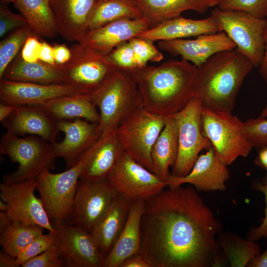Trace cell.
Wrapping results in <instances>:
<instances>
[{"mask_svg":"<svg viewBox=\"0 0 267 267\" xmlns=\"http://www.w3.org/2000/svg\"><path fill=\"white\" fill-rule=\"evenodd\" d=\"M221 226L193 188L169 187L144 200L139 252L153 267H215Z\"/></svg>","mask_w":267,"mask_h":267,"instance_id":"cell-1","label":"cell"},{"mask_svg":"<svg viewBox=\"0 0 267 267\" xmlns=\"http://www.w3.org/2000/svg\"><path fill=\"white\" fill-rule=\"evenodd\" d=\"M196 70L187 61L173 59L158 66L147 65L128 72L138 87L143 107L166 118L182 109L192 97Z\"/></svg>","mask_w":267,"mask_h":267,"instance_id":"cell-2","label":"cell"},{"mask_svg":"<svg viewBox=\"0 0 267 267\" xmlns=\"http://www.w3.org/2000/svg\"><path fill=\"white\" fill-rule=\"evenodd\" d=\"M253 63L236 48L218 52L197 67L192 97L203 107L232 112L238 91Z\"/></svg>","mask_w":267,"mask_h":267,"instance_id":"cell-3","label":"cell"},{"mask_svg":"<svg viewBox=\"0 0 267 267\" xmlns=\"http://www.w3.org/2000/svg\"><path fill=\"white\" fill-rule=\"evenodd\" d=\"M99 110L102 134L117 129L137 109L143 106L138 87L127 71L117 69L90 94Z\"/></svg>","mask_w":267,"mask_h":267,"instance_id":"cell-4","label":"cell"},{"mask_svg":"<svg viewBox=\"0 0 267 267\" xmlns=\"http://www.w3.org/2000/svg\"><path fill=\"white\" fill-rule=\"evenodd\" d=\"M0 152L19 165L3 177L2 182L6 183L38 178L44 171L54 168L56 158L52 143L36 135L20 137L6 132L1 138Z\"/></svg>","mask_w":267,"mask_h":267,"instance_id":"cell-5","label":"cell"},{"mask_svg":"<svg viewBox=\"0 0 267 267\" xmlns=\"http://www.w3.org/2000/svg\"><path fill=\"white\" fill-rule=\"evenodd\" d=\"M93 145L68 170L59 173L45 170L38 178L36 190L52 224L68 220L79 180L91 156Z\"/></svg>","mask_w":267,"mask_h":267,"instance_id":"cell-6","label":"cell"},{"mask_svg":"<svg viewBox=\"0 0 267 267\" xmlns=\"http://www.w3.org/2000/svg\"><path fill=\"white\" fill-rule=\"evenodd\" d=\"M201 122L203 134L218 158L227 166L239 157L247 156L253 147L244 134L243 122L232 112L203 106Z\"/></svg>","mask_w":267,"mask_h":267,"instance_id":"cell-7","label":"cell"},{"mask_svg":"<svg viewBox=\"0 0 267 267\" xmlns=\"http://www.w3.org/2000/svg\"><path fill=\"white\" fill-rule=\"evenodd\" d=\"M212 15L221 31L236 44V49L254 65L259 67L265 50L264 31L266 18H259L237 10L214 9Z\"/></svg>","mask_w":267,"mask_h":267,"instance_id":"cell-8","label":"cell"},{"mask_svg":"<svg viewBox=\"0 0 267 267\" xmlns=\"http://www.w3.org/2000/svg\"><path fill=\"white\" fill-rule=\"evenodd\" d=\"M203 105L201 100L193 96L186 105L174 115L178 129V153L172 175L182 177L191 170L199 154L212 145L203 133L201 117Z\"/></svg>","mask_w":267,"mask_h":267,"instance_id":"cell-9","label":"cell"},{"mask_svg":"<svg viewBox=\"0 0 267 267\" xmlns=\"http://www.w3.org/2000/svg\"><path fill=\"white\" fill-rule=\"evenodd\" d=\"M165 125V118L142 106L117 129L118 138L125 153L151 172V150Z\"/></svg>","mask_w":267,"mask_h":267,"instance_id":"cell-10","label":"cell"},{"mask_svg":"<svg viewBox=\"0 0 267 267\" xmlns=\"http://www.w3.org/2000/svg\"><path fill=\"white\" fill-rule=\"evenodd\" d=\"M71 50V60L60 69L63 83L72 87L78 93L90 94L117 69L107 55L79 43Z\"/></svg>","mask_w":267,"mask_h":267,"instance_id":"cell-11","label":"cell"},{"mask_svg":"<svg viewBox=\"0 0 267 267\" xmlns=\"http://www.w3.org/2000/svg\"><path fill=\"white\" fill-rule=\"evenodd\" d=\"M118 193L107 178L80 179L67 222L91 233Z\"/></svg>","mask_w":267,"mask_h":267,"instance_id":"cell-12","label":"cell"},{"mask_svg":"<svg viewBox=\"0 0 267 267\" xmlns=\"http://www.w3.org/2000/svg\"><path fill=\"white\" fill-rule=\"evenodd\" d=\"M37 178L0 184V199L7 205L5 212L12 221L39 225L56 233L41 199L36 197Z\"/></svg>","mask_w":267,"mask_h":267,"instance_id":"cell-13","label":"cell"},{"mask_svg":"<svg viewBox=\"0 0 267 267\" xmlns=\"http://www.w3.org/2000/svg\"><path fill=\"white\" fill-rule=\"evenodd\" d=\"M107 178L118 193L133 201L145 200L168 186L125 152Z\"/></svg>","mask_w":267,"mask_h":267,"instance_id":"cell-14","label":"cell"},{"mask_svg":"<svg viewBox=\"0 0 267 267\" xmlns=\"http://www.w3.org/2000/svg\"><path fill=\"white\" fill-rule=\"evenodd\" d=\"M55 245L68 267H103L104 256L91 233L67 222L52 224Z\"/></svg>","mask_w":267,"mask_h":267,"instance_id":"cell-15","label":"cell"},{"mask_svg":"<svg viewBox=\"0 0 267 267\" xmlns=\"http://www.w3.org/2000/svg\"><path fill=\"white\" fill-rule=\"evenodd\" d=\"M57 127L65 136L62 141L52 143L53 152L56 157L64 159L68 168L73 166L101 135L98 124L83 119L58 121Z\"/></svg>","mask_w":267,"mask_h":267,"instance_id":"cell-16","label":"cell"},{"mask_svg":"<svg viewBox=\"0 0 267 267\" xmlns=\"http://www.w3.org/2000/svg\"><path fill=\"white\" fill-rule=\"evenodd\" d=\"M158 47L198 67L213 55L235 49L234 43L224 32L204 34L193 40L176 39L157 42Z\"/></svg>","mask_w":267,"mask_h":267,"instance_id":"cell-17","label":"cell"},{"mask_svg":"<svg viewBox=\"0 0 267 267\" xmlns=\"http://www.w3.org/2000/svg\"><path fill=\"white\" fill-rule=\"evenodd\" d=\"M151 27L149 20L145 17L120 19L89 32L78 43L107 55L119 45Z\"/></svg>","mask_w":267,"mask_h":267,"instance_id":"cell-18","label":"cell"},{"mask_svg":"<svg viewBox=\"0 0 267 267\" xmlns=\"http://www.w3.org/2000/svg\"><path fill=\"white\" fill-rule=\"evenodd\" d=\"M229 177L227 165L218 158L212 146L205 153L198 156L187 175L182 177L172 175L166 182L170 187L189 183L200 191H223Z\"/></svg>","mask_w":267,"mask_h":267,"instance_id":"cell-19","label":"cell"},{"mask_svg":"<svg viewBox=\"0 0 267 267\" xmlns=\"http://www.w3.org/2000/svg\"><path fill=\"white\" fill-rule=\"evenodd\" d=\"M1 123L7 133L19 136L36 135L50 143L56 141L60 132L57 121L39 105L18 106Z\"/></svg>","mask_w":267,"mask_h":267,"instance_id":"cell-20","label":"cell"},{"mask_svg":"<svg viewBox=\"0 0 267 267\" xmlns=\"http://www.w3.org/2000/svg\"><path fill=\"white\" fill-rule=\"evenodd\" d=\"M49 0L59 34L69 42H80L98 0Z\"/></svg>","mask_w":267,"mask_h":267,"instance_id":"cell-21","label":"cell"},{"mask_svg":"<svg viewBox=\"0 0 267 267\" xmlns=\"http://www.w3.org/2000/svg\"><path fill=\"white\" fill-rule=\"evenodd\" d=\"M78 93L66 84H41L0 80V102L22 105H39L56 97Z\"/></svg>","mask_w":267,"mask_h":267,"instance_id":"cell-22","label":"cell"},{"mask_svg":"<svg viewBox=\"0 0 267 267\" xmlns=\"http://www.w3.org/2000/svg\"><path fill=\"white\" fill-rule=\"evenodd\" d=\"M219 32H221L220 27L212 15L199 20L178 16L163 21L137 37L155 42L197 37Z\"/></svg>","mask_w":267,"mask_h":267,"instance_id":"cell-23","label":"cell"},{"mask_svg":"<svg viewBox=\"0 0 267 267\" xmlns=\"http://www.w3.org/2000/svg\"><path fill=\"white\" fill-rule=\"evenodd\" d=\"M125 152L118 138L117 129L102 133L93 146L92 153L80 179L107 178Z\"/></svg>","mask_w":267,"mask_h":267,"instance_id":"cell-24","label":"cell"},{"mask_svg":"<svg viewBox=\"0 0 267 267\" xmlns=\"http://www.w3.org/2000/svg\"><path fill=\"white\" fill-rule=\"evenodd\" d=\"M133 202L118 193L91 232L104 257L110 252L121 233Z\"/></svg>","mask_w":267,"mask_h":267,"instance_id":"cell-25","label":"cell"},{"mask_svg":"<svg viewBox=\"0 0 267 267\" xmlns=\"http://www.w3.org/2000/svg\"><path fill=\"white\" fill-rule=\"evenodd\" d=\"M144 200L133 202L121 233L114 246L105 257L103 267H120L127 258L139 253L140 248V222Z\"/></svg>","mask_w":267,"mask_h":267,"instance_id":"cell-26","label":"cell"},{"mask_svg":"<svg viewBox=\"0 0 267 267\" xmlns=\"http://www.w3.org/2000/svg\"><path fill=\"white\" fill-rule=\"evenodd\" d=\"M39 106L46 111L56 121L83 119L98 124L99 111L89 94L77 93L62 96Z\"/></svg>","mask_w":267,"mask_h":267,"instance_id":"cell-27","label":"cell"},{"mask_svg":"<svg viewBox=\"0 0 267 267\" xmlns=\"http://www.w3.org/2000/svg\"><path fill=\"white\" fill-rule=\"evenodd\" d=\"M178 129L175 118H165V126L154 144L151 152L152 172L167 181L172 176L178 153Z\"/></svg>","mask_w":267,"mask_h":267,"instance_id":"cell-28","label":"cell"},{"mask_svg":"<svg viewBox=\"0 0 267 267\" xmlns=\"http://www.w3.org/2000/svg\"><path fill=\"white\" fill-rule=\"evenodd\" d=\"M1 79L41 84L63 83V74L60 68L40 60L25 61L20 52L7 67Z\"/></svg>","mask_w":267,"mask_h":267,"instance_id":"cell-29","label":"cell"},{"mask_svg":"<svg viewBox=\"0 0 267 267\" xmlns=\"http://www.w3.org/2000/svg\"><path fill=\"white\" fill-rule=\"evenodd\" d=\"M151 27L180 16L183 11L194 10L204 13L207 7L197 0H133ZM151 27V28H152Z\"/></svg>","mask_w":267,"mask_h":267,"instance_id":"cell-30","label":"cell"},{"mask_svg":"<svg viewBox=\"0 0 267 267\" xmlns=\"http://www.w3.org/2000/svg\"><path fill=\"white\" fill-rule=\"evenodd\" d=\"M14 4L34 35L51 38L59 34L49 0H15Z\"/></svg>","mask_w":267,"mask_h":267,"instance_id":"cell-31","label":"cell"},{"mask_svg":"<svg viewBox=\"0 0 267 267\" xmlns=\"http://www.w3.org/2000/svg\"><path fill=\"white\" fill-rule=\"evenodd\" d=\"M142 17L133 0H98L89 20L88 33L118 20Z\"/></svg>","mask_w":267,"mask_h":267,"instance_id":"cell-32","label":"cell"},{"mask_svg":"<svg viewBox=\"0 0 267 267\" xmlns=\"http://www.w3.org/2000/svg\"><path fill=\"white\" fill-rule=\"evenodd\" d=\"M44 229L39 225L12 221L0 232L1 249L16 258L32 241L44 233Z\"/></svg>","mask_w":267,"mask_h":267,"instance_id":"cell-33","label":"cell"},{"mask_svg":"<svg viewBox=\"0 0 267 267\" xmlns=\"http://www.w3.org/2000/svg\"><path fill=\"white\" fill-rule=\"evenodd\" d=\"M218 239L231 267H246L260 254V247L254 241L244 240L233 234L221 233Z\"/></svg>","mask_w":267,"mask_h":267,"instance_id":"cell-34","label":"cell"},{"mask_svg":"<svg viewBox=\"0 0 267 267\" xmlns=\"http://www.w3.org/2000/svg\"><path fill=\"white\" fill-rule=\"evenodd\" d=\"M33 33L28 25L10 32L0 43V79L8 65L20 52L29 37Z\"/></svg>","mask_w":267,"mask_h":267,"instance_id":"cell-35","label":"cell"},{"mask_svg":"<svg viewBox=\"0 0 267 267\" xmlns=\"http://www.w3.org/2000/svg\"><path fill=\"white\" fill-rule=\"evenodd\" d=\"M129 42L133 49L138 68L147 66L149 61L160 62L164 58L163 53L152 41L135 37Z\"/></svg>","mask_w":267,"mask_h":267,"instance_id":"cell-36","label":"cell"},{"mask_svg":"<svg viewBox=\"0 0 267 267\" xmlns=\"http://www.w3.org/2000/svg\"><path fill=\"white\" fill-rule=\"evenodd\" d=\"M56 233L48 231L42 234L32 241L16 258L17 267L42 254L55 245Z\"/></svg>","mask_w":267,"mask_h":267,"instance_id":"cell-37","label":"cell"},{"mask_svg":"<svg viewBox=\"0 0 267 267\" xmlns=\"http://www.w3.org/2000/svg\"><path fill=\"white\" fill-rule=\"evenodd\" d=\"M219 8L246 12L259 18L267 17V0H219Z\"/></svg>","mask_w":267,"mask_h":267,"instance_id":"cell-38","label":"cell"},{"mask_svg":"<svg viewBox=\"0 0 267 267\" xmlns=\"http://www.w3.org/2000/svg\"><path fill=\"white\" fill-rule=\"evenodd\" d=\"M244 133L253 147L267 146V119L259 117L243 122Z\"/></svg>","mask_w":267,"mask_h":267,"instance_id":"cell-39","label":"cell"},{"mask_svg":"<svg viewBox=\"0 0 267 267\" xmlns=\"http://www.w3.org/2000/svg\"><path fill=\"white\" fill-rule=\"evenodd\" d=\"M107 56L118 69L129 72L138 68L129 41L117 46Z\"/></svg>","mask_w":267,"mask_h":267,"instance_id":"cell-40","label":"cell"},{"mask_svg":"<svg viewBox=\"0 0 267 267\" xmlns=\"http://www.w3.org/2000/svg\"><path fill=\"white\" fill-rule=\"evenodd\" d=\"M22 267H63L66 262L55 245L39 255L29 260Z\"/></svg>","mask_w":267,"mask_h":267,"instance_id":"cell-41","label":"cell"},{"mask_svg":"<svg viewBox=\"0 0 267 267\" xmlns=\"http://www.w3.org/2000/svg\"><path fill=\"white\" fill-rule=\"evenodd\" d=\"M28 25L23 17L14 13L7 6L0 8V37L3 38L8 33L24 25Z\"/></svg>","mask_w":267,"mask_h":267,"instance_id":"cell-42","label":"cell"},{"mask_svg":"<svg viewBox=\"0 0 267 267\" xmlns=\"http://www.w3.org/2000/svg\"><path fill=\"white\" fill-rule=\"evenodd\" d=\"M38 37L33 34L28 38L24 44L20 54L22 58L25 61L34 62L39 60L42 42Z\"/></svg>","mask_w":267,"mask_h":267,"instance_id":"cell-43","label":"cell"},{"mask_svg":"<svg viewBox=\"0 0 267 267\" xmlns=\"http://www.w3.org/2000/svg\"><path fill=\"white\" fill-rule=\"evenodd\" d=\"M256 187L258 190L265 195L266 206L265 210V217L262 223L258 227L252 229L249 234L248 239L254 241L262 237L267 238V175L263 181L257 184Z\"/></svg>","mask_w":267,"mask_h":267,"instance_id":"cell-44","label":"cell"},{"mask_svg":"<svg viewBox=\"0 0 267 267\" xmlns=\"http://www.w3.org/2000/svg\"><path fill=\"white\" fill-rule=\"evenodd\" d=\"M53 46L56 66L60 68L71 60L72 50L65 44H55Z\"/></svg>","mask_w":267,"mask_h":267,"instance_id":"cell-45","label":"cell"},{"mask_svg":"<svg viewBox=\"0 0 267 267\" xmlns=\"http://www.w3.org/2000/svg\"><path fill=\"white\" fill-rule=\"evenodd\" d=\"M120 267H153V266L145 255L139 252L126 259Z\"/></svg>","mask_w":267,"mask_h":267,"instance_id":"cell-46","label":"cell"},{"mask_svg":"<svg viewBox=\"0 0 267 267\" xmlns=\"http://www.w3.org/2000/svg\"><path fill=\"white\" fill-rule=\"evenodd\" d=\"M39 60L51 66H56L54 60L53 46L45 41L43 42Z\"/></svg>","mask_w":267,"mask_h":267,"instance_id":"cell-47","label":"cell"},{"mask_svg":"<svg viewBox=\"0 0 267 267\" xmlns=\"http://www.w3.org/2000/svg\"><path fill=\"white\" fill-rule=\"evenodd\" d=\"M265 50L263 57L259 65V72L265 82L267 83V24L264 31Z\"/></svg>","mask_w":267,"mask_h":267,"instance_id":"cell-48","label":"cell"},{"mask_svg":"<svg viewBox=\"0 0 267 267\" xmlns=\"http://www.w3.org/2000/svg\"><path fill=\"white\" fill-rule=\"evenodd\" d=\"M0 267H17L16 258L1 249L0 252Z\"/></svg>","mask_w":267,"mask_h":267,"instance_id":"cell-49","label":"cell"},{"mask_svg":"<svg viewBox=\"0 0 267 267\" xmlns=\"http://www.w3.org/2000/svg\"><path fill=\"white\" fill-rule=\"evenodd\" d=\"M248 267H267V248L262 254L258 255L247 265Z\"/></svg>","mask_w":267,"mask_h":267,"instance_id":"cell-50","label":"cell"},{"mask_svg":"<svg viewBox=\"0 0 267 267\" xmlns=\"http://www.w3.org/2000/svg\"><path fill=\"white\" fill-rule=\"evenodd\" d=\"M18 106L16 105L0 103V122H1L15 110Z\"/></svg>","mask_w":267,"mask_h":267,"instance_id":"cell-51","label":"cell"},{"mask_svg":"<svg viewBox=\"0 0 267 267\" xmlns=\"http://www.w3.org/2000/svg\"><path fill=\"white\" fill-rule=\"evenodd\" d=\"M255 163L257 165L267 170V146L261 148Z\"/></svg>","mask_w":267,"mask_h":267,"instance_id":"cell-52","label":"cell"},{"mask_svg":"<svg viewBox=\"0 0 267 267\" xmlns=\"http://www.w3.org/2000/svg\"><path fill=\"white\" fill-rule=\"evenodd\" d=\"M12 220L5 212H0V232L5 229Z\"/></svg>","mask_w":267,"mask_h":267,"instance_id":"cell-53","label":"cell"},{"mask_svg":"<svg viewBox=\"0 0 267 267\" xmlns=\"http://www.w3.org/2000/svg\"><path fill=\"white\" fill-rule=\"evenodd\" d=\"M207 8L213 7L218 4L219 0H197Z\"/></svg>","mask_w":267,"mask_h":267,"instance_id":"cell-54","label":"cell"},{"mask_svg":"<svg viewBox=\"0 0 267 267\" xmlns=\"http://www.w3.org/2000/svg\"><path fill=\"white\" fill-rule=\"evenodd\" d=\"M8 206L7 204L2 200H0V211L3 212H6L7 210Z\"/></svg>","mask_w":267,"mask_h":267,"instance_id":"cell-55","label":"cell"},{"mask_svg":"<svg viewBox=\"0 0 267 267\" xmlns=\"http://www.w3.org/2000/svg\"><path fill=\"white\" fill-rule=\"evenodd\" d=\"M260 117L266 118L267 117V104L261 113Z\"/></svg>","mask_w":267,"mask_h":267,"instance_id":"cell-56","label":"cell"},{"mask_svg":"<svg viewBox=\"0 0 267 267\" xmlns=\"http://www.w3.org/2000/svg\"><path fill=\"white\" fill-rule=\"evenodd\" d=\"M0 1L2 3L12 2L14 4L15 0H0Z\"/></svg>","mask_w":267,"mask_h":267,"instance_id":"cell-57","label":"cell"}]
</instances>
